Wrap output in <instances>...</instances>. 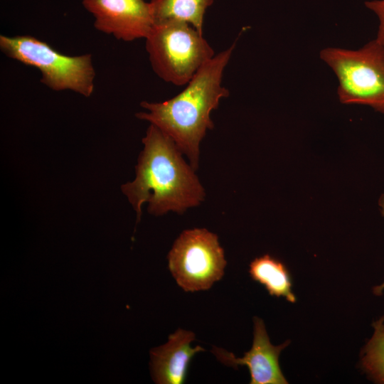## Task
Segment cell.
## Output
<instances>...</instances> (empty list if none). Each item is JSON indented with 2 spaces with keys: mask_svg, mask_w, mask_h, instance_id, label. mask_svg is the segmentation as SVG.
<instances>
[{
  "mask_svg": "<svg viewBox=\"0 0 384 384\" xmlns=\"http://www.w3.org/2000/svg\"><path fill=\"white\" fill-rule=\"evenodd\" d=\"M142 143L136 177L122 186V193L137 213V221L140 220L144 203L155 215L171 210L181 213L199 205L205 197L204 189L174 141L151 124Z\"/></svg>",
  "mask_w": 384,
  "mask_h": 384,
  "instance_id": "obj_1",
  "label": "cell"
},
{
  "mask_svg": "<svg viewBox=\"0 0 384 384\" xmlns=\"http://www.w3.org/2000/svg\"><path fill=\"white\" fill-rule=\"evenodd\" d=\"M365 6L373 11L378 18V30L375 40L384 46V0L366 1Z\"/></svg>",
  "mask_w": 384,
  "mask_h": 384,
  "instance_id": "obj_13",
  "label": "cell"
},
{
  "mask_svg": "<svg viewBox=\"0 0 384 384\" xmlns=\"http://www.w3.org/2000/svg\"><path fill=\"white\" fill-rule=\"evenodd\" d=\"M290 341L279 346L271 343L263 321L254 318V338L251 349L242 358H237L223 348L213 346L211 352L222 363L236 368L247 366L250 373V384H287L279 364V356Z\"/></svg>",
  "mask_w": 384,
  "mask_h": 384,
  "instance_id": "obj_8",
  "label": "cell"
},
{
  "mask_svg": "<svg viewBox=\"0 0 384 384\" xmlns=\"http://www.w3.org/2000/svg\"><path fill=\"white\" fill-rule=\"evenodd\" d=\"M215 0H151L154 23L181 21L193 26L203 33L206 11Z\"/></svg>",
  "mask_w": 384,
  "mask_h": 384,
  "instance_id": "obj_10",
  "label": "cell"
},
{
  "mask_svg": "<svg viewBox=\"0 0 384 384\" xmlns=\"http://www.w3.org/2000/svg\"><path fill=\"white\" fill-rule=\"evenodd\" d=\"M235 42L215 54L175 97L160 102L143 101L146 112L136 117L155 125L176 144L196 171L198 166L199 145L208 129L214 127L210 113L218 108L220 100L229 96L222 85L223 75L230 61Z\"/></svg>",
  "mask_w": 384,
  "mask_h": 384,
  "instance_id": "obj_2",
  "label": "cell"
},
{
  "mask_svg": "<svg viewBox=\"0 0 384 384\" xmlns=\"http://www.w3.org/2000/svg\"><path fill=\"white\" fill-rule=\"evenodd\" d=\"M0 50L8 58L38 69L41 82L53 91L70 90L85 97L93 93L96 75L90 53L65 55L29 35H0Z\"/></svg>",
  "mask_w": 384,
  "mask_h": 384,
  "instance_id": "obj_3",
  "label": "cell"
},
{
  "mask_svg": "<svg viewBox=\"0 0 384 384\" xmlns=\"http://www.w3.org/2000/svg\"><path fill=\"white\" fill-rule=\"evenodd\" d=\"M379 206L381 208V213L384 216V194H383L380 198ZM373 290L374 294H375L376 296L382 295L384 290V282L382 284L374 287Z\"/></svg>",
  "mask_w": 384,
  "mask_h": 384,
  "instance_id": "obj_14",
  "label": "cell"
},
{
  "mask_svg": "<svg viewBox=\"0 0 384 384\" xmlns=\"http://www.w3.org/2000/svg\"><path fill=\"white\" fill-rule=\"evenodd\" d=\"M319 57L336 76L340 102L384 114V46L374 39L356 50L327 47Z\"/></svg>",
  "mask_w": 384,
  "mask_h": 384,
  "instance_id": "obj_5",
  "label": "cell"
},
{
  "mask_svg": "<svg viewBox=\"0 0 384 384\" xmlns=\"http://www.w3.org/2000/svg\"><path fill=\"white\" fill-rule=\"evenodd\" d=\"M372 326L373 336L361 351V366L370 379L384 384V316Z\"/></svg>",
  "mask_w": 384,
  "mask_h": 384,
  "instance_id": "obj_12",
  "label": "cell"
},
{
  "mask_svg": "<svg viewBox=\"0 0 384 384\" xmlns=\"http://www.w3.org/2000/svg\"><path fill=\"white\" fill-rule=\"evenodd\" d=\"M195 337L193 332L179 329L169 336L166 343L151 349V373L156 383H184L191 360L197 353L205 351L200 346H191Z\"/></svg>",
  "mask_w": 384,
  "mask_h": 384,
  "instance_id": "obj_9",
  "label": "cell"
},
{
  "mask_svg": "<svg viewBox=\"0 0 384 384\" xmlns=\"http://www.w3.org/2000/svg\"><path fill=\"white\" fill-rule=\"evenodd\" d=\"M251 278L263 285L271 296L284 297L294 303L296 297L292 291V279L286 266L274 257L265 255L250 264Z\"/></svg>",
  "mask_w": 384,
  "mask_h": 384,
  "instance_id": "obj_11",
  "label": "cell"
},
{
  "mask_svg": "<svg viewBox=\"0 0 384 384\" xmlns=\"http://www.w3.org/2000/svg\"><path fill=\"white\" fill-rule=\"evenodd\" d=\"M168 261L171 274L185 292L209 289L222 278L227 264L218 236L205 228L183 231Z\"/></svg>",
  "mask_w": 384,
  "mask_h": 384,
  "instance_id": "obj_6",
  "label": "cell"
},
{
  "mask_svg": "<svg viewBox=\"0 0 384 384\" xmlns=\"http://www.w3.org/2000/svg\"><path fill=\"white\" fill-rule=\"evenodd\" d=\"M94 18V27L116 39L131 42L146 38L154 21L144 0H82Z\"/></svg>",
  "mask_w": 384,
  "mask_h": 384,
  "instance_id": "obj_7",
  "label": "cell"
},
{
  "mask_svg": "<svg viewBox=\"0 0 384 384\" xmlns=\"http://www.w3.org/2000/svg\"><path fill=\"white\" fill-rule=\"evenodd\" d=\"M145 40L154 72L177 86L186 85L215 55L203 33L185 22L154 23Z\"/></svg>",
  "mask_w": 384,
  "mask_h": 384,
  "instance_id": "obj_4",
  "label": "cell"
}]
</instances>
